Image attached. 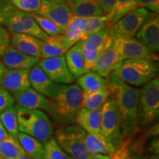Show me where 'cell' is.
Instances as JSON below:
<instances>
[{
  "label": "cell",
  "mask_w": 159,
  "mask_h": 159,
  "mask_svg": "<svg viewBox=\"0 0 159 159\" xmlns=\"http://www.w3.org/2000/svg\"><path fill=\"white\" fill-rule=\"evenodd\" d=\"M111 96L116 103L120 118L122 134L128 136L139 125L138 106L140 89L130 86L120 80L114 73L108 77Z\"/></svg>",
  "instance_id": "1"
},
{
  "label": "cell",
  "mask_w": 159,
  "mask_h": 159,
  "mask_svg": "<svg viewBox=\"0 0 159 159\" xmlns=\"http://www.w3.org/2000/svg\"><path fill=\"white\" fill-rule=\"evenodd\" d=\"M50 114L61 124H71L75 119L82 104V90L76 84L60 85L51 99Z\"/></svg>",
  "instance_id": "2"
},
{
  "label": "cell",
  "mask_w": 159,
  "mask_h": 159,
  "mask_svg": "<svg viewBox=\"0 0 159 159\" xmlns=\"http://www.w3.org/2000/svg\"><path fill=\"white\" fill-rule=\"evenodd\" d=\"M158 61L149 59H130L120 62L113 73L130 86H142L158 75Z\"/></svg>",
  "instance_id": "3"
},
{
  "label": "cell",
  "mask_w": 159,
  "mask_h": 159,
  "mask_svg": "<svg viewBox=\"0 0 159 159\" xmlns=\"http://www.w3.org/2000/svg\"><path fill=\"white\" fill-rule=\"evenodd\" d=\"M19 131L44 142L52 137L53 127L48 116L42 111L15 106Z\"/></svg>",
  "instance_id": "4"
},
{
  "label": "cell",
  "mask_w": 159,
  "mask_h": 159,
  "mask_svg": "<svg viewBox=\"0 0 159 159\" xmlns=\"http://www.w3.org/2000/svg\"><path fill=\"white\" fill-rule=\"evenodd\" d=\"M86 134L79 125H68L56 131L55 141L73 159H90L93 155L85 148Z\"/></svg>",
  "instance_id": "5"
},
{
  "label": "cell",
  "mask_w": 159,
  "mask_h": 159,
  "mask_svg": "<svg viewBox=\"0 0 159 159\" xmlns=\"http://www.w3.org/2000/svg\"><path fill=\"white\" fill-rule=\"evenodd\" d=\"M159 115V80L157 76L140 89L138 122L142 126L150 125Z\"/></svg>",
  "instance_id": "6"
},
{
  "label": "cell",
  "mask_w": 159,
  "mask_h": 159,
  "mask_svg": "<svg viewBox=\"0 0 159 159\" xmlns=\"http://www.w3.org/2000/svg\"><path fill=\"white\" fill-rule=\"evenodd\" d=\"M101 134L109 142L117 147L122 139V128L116 103L113 99H108L101 108Z\"/></svg>",
  "instance_id": "7"
},
{
  "label": "cell",
  "mask_w": 159,
  "mask_h": 159,
  "mask_svg": "<svg viewBox=\"0 0 159 159\" xmlns=\"http://www.w3.org/2000/svg\"><path fill=\"white\" fill-rule=\"evenodd\" d=\"M150 13L145 8H136L107 27L112 37L134 38Z\"/></svg>",
  "instance_id": "8"
},
{
  "label": "cell",
  "mask_w": 159,
  "mask_h": 159,
  "mask_svg": "<svg viewBox=\"0 0 159 159\" xmlns=\"http://www.w3.org/2000/svg\"><path fill=\"white\" fill-rule=\"evenodd\" d=\"M112 43L122 61L130 59H149L158 61L156 55L149 51L134 37H113Z\"/></svg>",
  "instance_id": "9"
},
{
  "label": "cell",
  "mask_w": 159,
  "mask_h": 159,
  "mask_svg": "<svg viewBox=\"0 0 159 159\" xmlns=\"http://www.w3.org/2000/svg\"><path fill=\"white\" fill-rule=\"evenodd\" d=\"M6 27L11 33L29 35L45 41L49 39L38 25L31 13L16 10L10 18Z\"/></svg>",
  "instance_id": "10"
},
{
  "label": "cell",
  "mask_w": 159,
  "mask_h": 159,
  "mask_svg": "<svg viewBox=\"0 0 159 159\" xmlns=\"http://www.w3.org/2000/svg\"><path fill=\"white\" fill-rule=\"evenodd\" d=\"M38 66L57 84L69 85L75 82V77L67 67L64 56L41 59Z\"/></svg>",
  "instance_id": "11"
},
{
  "label": "cell",
  "mask_w": 159,
  "mask_h": 159,
  "mask_svg": "<svg viewBox=\"0 0 159 159\" xmlns=\"http://www.w3.org/2000/svg\"><path fill=\"white\" fill-rule=\"evenodd\" d=\"M135 39L153 54L159 50V16L158 13H152L144 21Z\"/></svg>",
  "instance_id": "12"
},
{
  "label": "cell",
  "mask_w": 159,
  "mask_h": 159,
  "mask_svg": "<svg viewBox=\"0 0 159 159\" xmlns=\"http://www.w3.org/2000/svg\"><path fill=\"white\" fill-rule=\"evenodd\" d=\"M35 13L43 16L55 24L64 33L74 14L66 4H57L41 0V5Z\"/></svg>",
  "instance_id": "13"
},
{
  "label": "cell",
  "mask_w": 159,
  "mask_h": 159,
  "mask_svg": "<svg viewBox=\"0 0 159 159\" xmlns=\"http://www.w3.org/2000/svg\"><path fill=\"white\" fill-rule=\"evenodd\" d=\"M30 69H7L1 80L0 86L13 94L31 88L29 79Z\"/></svg>",
  "instance_id": "14"
},
{
  "label": "cell",
  "mask_w": 159,
  "mask_h": 159,
  "mask_svg": "<svg viewBox=\"0 0 159 159\" xmlns=\"http://www.w3.org/2000/svg\"><path fill=\"white\" fill-rule=\"evenodd\" d=\"M13 98L17 102V106L27 109L43 110L49 112L52 111L51 101L38 92L33 88H30L22 92L13 94Z\"/></svg>",
  "instance_id": "15"
},
{
  "label": "cell",
  "mask_w": 159,
  "mask_h": 159,
  "mask_svg": "<svg viewBox=\"0 0 159 159\" xmlns=\"http://www.w3.org/2000/svg\"><path fill=\"white\" fill-rule=\"evenodd\" d=\"M29 79L32 88L46 97L51 99L55 96L60 85L49 79L38 65L30 70Z\"/></svg>",
  "instance_id": "16"
},
{
  "label": "cell",
  "mask_w": 159,
  "mask_h": 159,
  "mask_svg": "<svg viewBox=\"0 0 159 159\" xmlns=\"http://www.w3.org/2000/svg\"><path fill=\"white\" fill-rule=\"evenodd\" d=\"M101 108L94 110L83 108L80 109L75 122L88 134L102 136L101 134Z\"/></svg>",
  "instance_id": "17"
},
{
  "label": "cell",
  "mask_w": 159,
  "mask_h": 159,
  "mask_svg": "<svg viewBox=\"0 0 159 159\" xmlns=\"http://www.w3.org/2000/svg\"><path fill=\"white\" fill-rule=\"evenodd\" d=\"M12 47L24 54L41 58L43 41L29 35L12 33L11 39Z\"/></svg>",
  "instance_id": "18"
},
{
  "label": "cell",
  "mask_w": 159,
  "mask_h": 159,
  "mask_svg": "<svg viewBox=\"0 0 159 159\" xmlns=\"http://www.w3.org/2000/svg\"><path fill=\"white\" fill-rule=\"evenodd\" d=\"M1 57L7 69H31L39 61V58L24 54L11 46Z\"/></svg>",
  "instance_id": "19"
},
{
  "label": "cell",
  "mask_w": 159,
  "mask_h": 159,
  "mask_svg": "<svg viewBox=\"0 0 159 159\" xmlns=\"http://www.w3.org/2000/svg\"><path fill=\"white\" fill-rule=\"evenodd\" d=\"M120 62H122L120 57L112 43L111 47L100 53L91 71H95L105 78H108L116 65Z\"/></svg>",
  "instance_id": "20"
},
{
  "label": "cell",
  "mask_w": 159,
  "mask_h": 159,
  "mask_svg": "<svg viewBox=\"0 0 159 159\" xmlns=\"http://www.w3.org/2000/svg\"><path fill=\"white\" fill-rule=\"evenodd\" d=\"M64 57L67 67L75 79H77L89 71L85 66L83 58L81 41L70 47L66 52Z\"/></svg>",
  "instance_id": "21"
},
{
  "label": "cell",
  "mask_w": 159,
  "mask_h": 159,
  "mask_svg": "<svg viewBox=\"0 0 159 159\" xmlns=\"http://www.w3.org/2000/svg\"><path fill=\"white\" fill-rule=\"evenodd\" d=\"M70 47L63 34L49 37L43 43L41 58L64 56Z\"/></svg>",
  "instance_id": "22"
},
{
  "label": "cell",
  "mask_w": 159,
  "mask_h": 159,
  "mask_svg": "<svg viewBox=\"0 0 159 159\" xmlns=\"http://www.w3.org/2000/svg\"><path fill=\"white\" fill-rule=\"evenodd\" d=\"M84 142L85 148L91 155L100 154L109 156L114 154L117 149L116 145L108 142L103 136L86 134Z\"/></svg>",
  "instance_id": "23"
},
{
  "label": "cell",
  "mask_w": 159,
  "mask_h": 159,
  "mask_svg": "<svg viewBox=\"0 0 159 159\" xmlns=\"http://www.w3.org/2000/svg\"><path fill=\"white\" fill-rule=\"evenodd\" d=\"M77 82L83 92H94L109 86L108 80L94 71H89L78 77Z\"/></svg>",
  "instance_id": "24"
},
{
  "label": "cell",
  "mask_w": 159,
  "mask_h": 159,
  "mask_svg": "<svg viewBox=\"0 0 159 159\" xmlns=\"http://www.w3.org/2000/svg\"><path fill=\"white\" fill-rule=\"evenodd\" d=\"M87 17H80L74 15L71 18L63 34L71 47L80 41H83Z\"/></svg>",
  "instance_id": "25"
},
{
  "label": "cell",
  "mask_w": 159,
  "mask_h": 159,
  "mask_svg": "<svg viewBox=\"0 0 159 159\" xmlns=\"http://www.w3.org/2000/svg\"><path fill=\"white\" fill-rule=\"evenodd\" d=\"M69 7L73 14L80 17L104 15L97 0H72Z\"/></svg>",
  "instance_id": "26"
},
{
  "label": "cell",
  "mask_w": 159,
  "mask_h": 159,
  "mask_svg": "<svg viewBox=\"0 0 159 159\" xmlns=\"http://www.w3.org/2000/svg\"><path fill=\"white\" fill-rule=\"evenodd\" d=\"M17 139L24 152L30 158L32 159H43L44 149L40 141L21 132H19Z\"/></svg>",
  "instance_id": "27"
},
{
  "label": "cell",
  "mask_w": 159,
  "mask_h": 159,
  "mask_svg": "<svg viewBox=\"0 0 159 159\" xmlns=\"http://www.w3.org/2000/svg\"><path fill=\"white\" fill-rule=\"evenodd\" d=\"M111 96L110 86L94 92H83L81 108L94 110L101 108Z\"/></svg>",
  "instance_id": "28"
},
{
  "label": "cell",
  "mask_w": 159,
  "mask_h": 159,
  "mask_svg": "<svg viewBox=\"0 0 159 159\" xmlns=\"http://www.w3.org/2000/svg\"><path fill=\"white\" fill-rule=\"evenodd\" d=\"M137 0H116L113 8L108 13V27L113 25L118 20L130 12L136 9Z\"/></svg>",
  "instance_id": "29"
},
{
  "label": "cell",
  "mask_w": 159,
  "mask_h": 159,
  "mask_svg": "<svg viewBox=\"0 0 159 159\" xmlns=\"http://www.w3.org/2000/svg\"><path fill=\"white\" fill-rule=\"evenodd\" d=\"M25 153L16 138L9 135L0 143V156L5 159H16Z\"/></svg>",
  "instance_id": "30"
},
{
  "label": "cell",
  "mask_w": 159,
  "mask_h": 159,
  "mask_svg": "<svg viewBox=\"0 0 159 159\" xmlns=\"http://www.w3.org/2000/svg\"><path fill=\"white\" fill-rule=\"evenodd\" d=\"M82 41L103 52L112 44L113 37L109 33L108 27H105L102 30L89 35Z\"/></svg>",
  "instance_id": "31"
},
{
  "label": "cell",
  "mask_w": 159,
  "mask_h": 159,
  "mask_svg": "<svg viewBox=\"0 0 159 159\" xmlns=\"http://www.w3.org/2000/svg\"><path fill=\"white\" fill-rule=\"evenodd\" d=\"M0 120L8 134L17 139L19 131L15 106L11 107L0 114Z\"/></svg>",
  "instance_id": "32"
},
{
  "label": "cell",
  "mask_w": 159,
  "mask_h": 159,
  "mask_svg": "<svg viewBox=\"0 0 159 159\" xmlns=\"http://www.w3.org/2000/svg\"><path fill=\"white\" fill-rule=\"evenodd\" d=\"M43 159H73L61 147L54 138L49 139L43 142Z\"/></svg>",
  "instance_id": "33"
},
{
  "label": "cell",
  "mask_w": 159,
  "mask_h": 159,
  "mask_svg": "<svg viewBox=\"0 0 159 159\" xmlns=\"http://www.w3.org/2000/svg\"><path fill=\"white\" fill-rule=\"evenodd\" d=\"M108 16L107 15L98 16L87 17V23L84 31L83 41L89 35L102 30L108 27Z\"/></svg>",
  "instance_id": "34"
},
{
  "label": "cell",
  "mask_w": 159,
  "mask_h": 159,
  "mask_svg": "<svg viewBox=\"0 0 159 159\" xmlns=\"http://www.w3.org/2000/svg\"><path fill=\"white\" fill-rule=\"evenodd\" d=\"M31 14L33 16V17L34 18L35 21H36V23L39 26L41 30L46 35H48L49 37L63 34V31L62 30L57 27L52 21H51L50 20L47 19V18L39 14H37L35 13H31Z\"/></svg>",
  "instance_id": "35"
},
{
  "label": "cell",
  "mask_w": 159,
  "mask_h": 159,
  "mask_svg": "<svg viewBox=\"0 0 159 159\" xmlns=\"http://www.w3.org/2000/svg\"><path fill=\"white\" fill-rule=\"evenodd\" d=\"M81 47H82V53L85 61V66L90 71L92 70L95 61L102 51L91 47L88 43H85L84 41H81Z\"/></svg>",
  "instance_id": "36"
},
{
  "label": "cell",
  "mask_w": 159,
  "mask_h": 159,
  "mask_svg": "<svg viewBox=\"0 0 159 159\" xmlns=\"http://www.w3.org/2000/svg\"><path fill=\"white\" fill-rule=\"evenodd\" d=\"M9 1L16 10L30 13H36L41 5V0H9Z\"/></svg>",
  "instance_id": "37"
},
{
  "label": "cell",
  "mask_w": 159,
  "mask_h": 159,
  "mask_svg": "<svg viewBox=\"0 0 159 159\" xmlns=\"http://www.w3.org/2000/svg\"><path fill=\"white\" fill-rule=\"evenodd\" d=\"M16 11L9 0H0V25L6 26L13 13Z\"/></svg>",
  "instance_id": "38"
},
{
  "label": "cell",
  "mask_w": 159,
  "mask_h": 159,
  "mask_svg": "<svg viewBox=\"0 0 159 159\" xmlns=\"http://www.w3.org/2000/svg\"><path fill=\"white\" fill-rule=\"evenodd\" d=\"M15 99L7 91L0 87V114L14 106Z\"/></svg>",
  "instance_id": "39"
},
{
  "label": "cell",
  "mask_w": 159,
  "mask_h": 159,
  "mask_svg": "<svg viewBox=\"0 0 159 159\" xmlns=\"http://www.w3.org/2000/svg\"><path fill=\"white\" fill-rule=\"evenodd\" d=\"M136 8H145L152 13H159V0H137Z\"/></svg>",
  "instance_id": "40"
},
{
  "label": "cell",
  "mask_w": 159,
  "mask_h": 159,
  "mask_svg": "<svg viewBox=\"0 0 159 159\" xmlns=\"http://www.w3.org/2000/svg\"><path fill=\"white\" fill-rule=\"evenodd\" d=\"M10 34L7 30L2 25H0V57L3 55L10 47Z\"/></svg>",
  "instance_id": "41"
},
{
  "label": "cell",
  "mask_w": 159,
  "mask_h": 159,
  "mask_svg": "<svg viewBox=\"0 0 159 159\" xmlns=\"http://www.w3.org/2000/svg\"><path fill=\"white\" fill-rule=\"evenodd\" d=\"M97 1L104 15H106L111 12L116 0H97Z\"/></svg>",
  "instance_id": "42"
},
{
  "label": "cell",
  "mask_w": 159,
  "mask_h": 159,
  "mask_svg": "<svg viewBox=\"0 0 159 159\" xmlns=\"http://www.w3.org/2000/svg\"><path fill=\"white\" fill-rule=\"evenodd\" d=\"M150 150L153 151L156 155H158V137H156V138L152 139V141L150 143Z\"/></svg>",
  "instance_id": "43"
},
{
  "label": "cell",
  "mask_w": 159,
  "mask_h": 159,
  "mask_svg": "<svg viewBox=\"0 0 159 159\" xmlns=\"http://www.w3.org/2000/svg\"><path fill=\"white\" fill-rule=\"evenodd\" d=\"M8 136H9L8 133L7 132V130H5V128H4L2 123L1 120H0V143L2 142Z\"/></svg>",
  "instance_id": "44"
},
{
  "label": "cell",
  "mask_w": 159,
  "mask_h": 159,
  "mask_svg": "<svg viewBox=\"0 0 159 159\" xmlns=\"http://www.w3.org/2000/svg\"><path fill=\"white\" fill-rule=\"evenodd\" d=\"M90 159H113L111 156H105V155H100V154H97V155H93L91 157Z\"/></svg>",
  "instance_id": "45"
},
{
  "label": "cell",
  "mask_w": 159,
  "mask_h": 159,
  "mask_svg": "<svg viewBox=\"0 0 159 159\" xmlns=\"http://www.w3.org/2000/svg\"><path fill=\"white\" fill-rule=\"evenodd\" d=\"M5 70H6V68L5 67V66L3 65L2 62L1 58H0V83H1L2 77Z\"/></svg>",
  "instance_id": "46"
},
{
  "label": "cell",
  "mask_w": 159,
  "mask_h": 159,
  "mask_svg": "<svg viewBox=\"0 0 159 159\" xmlns=\"http://www.w3.org/2000/svg\"><path fill=\"white\" fill-rule=\"evenodd\" d=\"M44 1L49 2L57 3V4H66L63 0H44Z\"/></svg>",
  "instance_id": "47"
},
{
  "label": "cell",
  "mask_w": 159,
  "mask_h": 159,
  "mask_svg": "<svg viewBox=\"0 0 159 159\" xmlns=\"http://www.w3.org/2000/svg\"><path fill=\"white\" fill-rule=\"evenodd\" d=\"M16 159H30V157L27 156L26 153H24L22 155H21V156H19L18 158H16Z\"/></svg>",
  "instance_id": "48"
},
{
  "label": "cell",
  "mask_w": 159,
  "mask_h": 159,
  "mask_svg": "<svg viewBox=\"0 0 159 159\" xmlns=\"http://www.w3.org/2000/svg\"><path fill=\"white\" fill-rule=\"evenodd\" d=\"M64 1V2L67 5L70 6V5L71 4V2H72V0H63Z\"/></svg>",
  "instance_id": "49"
},
{
  "label": "cell",
  "mask_w": 159,
  "mask_h": 159,
  "mask_svg": "<svg viewBox=\"0 0 159 159\" xmlns=\"http://www.w3.org/2000/svg\"><path fill=\"white\" fill-rule=\"evenodd\" d=\"M150 159H159L158 158V155H156V156H153L151 157Z\"/></svg>",
  "instance_id": "50"
},
{
  "label": "cell",
  "mask_w": 159,
  "mask_h": 159,
  "mask_svg": "<svg viewBox=\"0 0 159 159\" xmlns=\"http://www.w3.org/2000/svg\"><path fill=\"white\" fill-rule=\"evenodd\" d=\"M0 159H5V158H3L2 157H1V156H0Z\"/></svg>",
  "instance_id": "51"
}]
</instances>
